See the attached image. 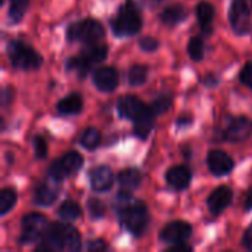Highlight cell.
I'll return each instance as SVG.
<instances>
[{
  "instance_id": "obj_24",
  "label": "cell",
  "mask_w": 252,
  "mask_h": 252,
  "mask_svg": "<svg viewBox=\"0 0 252 252\" xmlns=\"http://www.w3.org/2000/svg\"><path fill=\"white\" fill-rule=\"evenodd\" d=\"M90 63H97L102 62L108 56V47L102 44H92L81 53Z\"/></svg>"
},
{
  "instance_id": "obj_14",
  "label": "cell",
  "mask_w": 252,
  "mask_h": 252,
  "mask_svg": "<svg viewBox=\"0 0 252 252\" xmlns=\"http://www.w3.org/2000/svg\"><path fill=\"white\" fill-rule=\"evenodd\" d=\"M232 198H233L232 189L227 186H220V188L214 189L213 193L208 196V201H207L208 210L217 216L229 207V204L232 202Z\"/></svg>"
},
{
  "instance_id": "obj_36",
  "label": "cell",
  "mask_w": 252,
  "mask_h": 252,
  "mask_svg": "<svg viewBox=\"0 0 252 252\" xmlns=\"http://www.w3.org/2000/svg\"><path fill=\"white\" fill-rule=\"evenodd\" d=\"M87 250L89 251H103V250H106V244L103 241H93L87 245Z\"/></svg>"
},
{
  "instance_id": "obj_5",
  "label": "cell",
  "mask_w": 252,
  "mask_h": 252,
  "mask_svg": "<svg viewBox=\"0 0 252 252\" xmlns=\"http://www.w3.org/2000/svg\"><path fill=\"white\" fill-rule=\"evenodd\" d=\"M69 41H83L87 44H96L103 37V27L94 19H84L69 25L68 28Z\"/></svg>"
},
{
  "instance_id": "obj_27",
  "label": "cell",
  "mask_w": 252,
  "mask_h": 252,
  "mask_svg": "<svg viewBox=\"0 0 252 252\" xmlns=\"http://www.w3.org/2000/svg\"><path fill=\"white\" fill-rule=\"evenodd\" d=\"M80 143L86 149H94L100 143V133L96 128H86L80 136Z\"/></svg>"
},
{
  "instance_id": "obj_41",
  "label": "cell",
  "mask_w": 252,
  "mask_h": 252,
  "mask_svg": "<svg viewBox=\"0 0 252 252\" xmlns=\"http://www.w3.org/2000/svg\"><path fill=\"white\" fill-rule=\"evenodd\" d=\"M157 1H161V0H157Z\"/></svg>"
},
{
  "instance_id": "obj_16",
  "label": "cell",
  "mask_w": 252,
  "mask_h": 252,
  "mask_svg": "<svg viewBox=\"0 0 252 252\" xmlns=\"http://www.w3.org/2000/svg\"><path fill=\"white\" fill-rule=\"evenodd\" d=\"M145 109H146V105L140 102L136 96H123L118 102V112L121 114V117L133 120V121Z\"/></svg>"
},
{
  "instance_id": "obj_28",
  "label": "cell",
  "mask_w": 252,
  "mask_h": 252,
  "mask_svg": "<svg viewBox=\"0 0 252 252\" xmlns=\"http://www.w3.org/2000/svg\"><path fill=\"white\" fill-rule=\"evenodd\" d=\"M90 65H92V63H90L83 55L75 56V58H71V59L68 61V69L74 71L78 77H86V74H87Z\"/></svg>"
},
{
  "instance_id": "obj_32",
  "label": "cell",
  "mask_w": 252,
  "mask_h": 252,
  "mask_svg": "<svg viewBox=\"0 0 252 252\" xmlns=\"http://www.w3.org/2000/svg\"><path fill=\"white\" fill-rule=\"evenodd\" d=\"M89 211H90L93 219H100L105 214V205L97 199H90L89 201Z\"/></svg>"
},
{
  "instance_id": "obj_35",
  "label": "cell",
  "mask_w": 252,
  "mask_h": 252,
  "mask_svg": "<svg viewBox=\"0 0 252 252\" xmlns=\"http://www.w3.org/2000/svg\"><path fill=\"white\" fill-rule=\"evenodd\" d=\"M140 47L145 52H154L158 47V40L152 38V37H145V38L140 40Z\"/></svg>"
},
{
  "instance_id": "obj_11",
  "label": "cell",
  "mask_w": 252,
  "mask_h": 252,
  "mask_svg": "<svg viewBox=\"0 0 252 252\" xmlns=\"http://www.w3.org/2000/svg\"><path fill=\"white\" fill-rule=\"evenodd\" d=\"M208 168L214 176H226L233 170L232 158L223 151H211L207 158Z\"/></svg>"
},
{
  "instance_id": "obj_6",
  "label": "cell",
  "mask_w": 252,
  "mask_h": 252,
  "mask_svg": "<svg viewBox=\"0 0 252 252\" xmlns=\"http://www.w3.org/2000/svg\"><path fill=\"white\" fill-rule=\"evenodd\" d=\"M140 27H142V18H140L139 10L131 3H127L126 6H123L118 15L115 16L114 31L118 35H133L139 32Z\"/></svg>"
},
{
  "instance_id": "obj_25",
  "label": "cell",
  "mask_w": 252,
  "mask_h": 252,
  "mask_svg": "<svg viewBox=\"0 0 252 252\" xmlns=\"http://www.w3.org/2000/svg\"><path fill=\"white\" fill-rule=\"evenodd\" d=\"M148 78V66L142 63H134L128 69V81L131 86H140L146 81Z\"/></svg>"
},
{
  "instance_id": "obj_12",
  "label": "cell",
  "mask_w": 252,
  "mask_h": 252,
  "mask_svg": "<svg viewBox=\"0 0 252 252\" xmlns=\"http://www.w3.org/2000/svg\"><path fill=\"white\" fill-rule=\"evenodd\" d=\"M58 196V180L49 176V180L37 186L34 192V202L40 207H50Z\"/></svg>"
},
{
  "instance_id": "obj_22",
  "label": "cell",
  "mask_w": 252,
  "mask_h": 252,
  "mask_svg": "<svg viewBox=\"0 0 252 252\" xmlns=\"http://www.w3.org/2000/svg\"><path fill=\"white\" fill-rule=\"evenodd\" d=\"M214 15H216V9H214V6L211 3L201 1L198 4V7H196V16H198V21H199L201 27L207 32H210L208 28H210V25H211V22L214 19Z\"/></svg>"
},
{
  "instance_id": "obj_37",
  "label": "cell",
  "mask_w": 252,
  "mask_h": 252,
  "mask_svg": "<svg viewBox=\"0 0 252 252\" xmlns=\"http://www.w3.org/2000/svg\"><path fill=\"white\" fill-rule=\"evenodd\" d=\"M242 244L244 247H247L248 250H252V224L247 229L245 235H244V239H242Z\"/></svg>"
},
{
  "instance_id": "obj_40",
  "label": "cell",
  "mask_w": 252,
  "mask_h": 252,
  "mask_svg": "<svg viewBox=\"0 0 252 252\" xmlns=\"http://www.w3.org/2000/svg\"><path fill=\"white\" fill-rule=\"evenodd\" d=\"M188 121H189V118H179V120H177V124H179V126H188V124H189Z\"/></svg>"
},
{
  "instance_id": "obj_33",
  "label": "cell",
  "mask_w": 252,
  "mask_h": 252,
  "mask_svg": "<svg viewBox=\"0 0 252 252\" xmlns=\"http://www.w3.org/2000/svg\"><path fill=\"white\" fill-rule=\"evenodd\" d=\"M34 154L38 159H43L47 155V145L41 136H37L34 139Z\"/></svg>"
},
{
  "instance_id": "obj_15",
  "label": "cell",
  "mask_w": 252,
  "mask_h": 252,
  "mask_svg": "<svg viewBox=\"0 0 252 252\" xmlns=\"http://www.w3.org/2000/svg\"><path fill=\"white\" fill-rule=\"evenodd\" d=\"M167 183L177 189V190H183L186 189L189 185H190V180H192V173L188 167L185 165H177V167H171L168 171H167Z\"/></svg>"
},
{
  "instance_id": "obj_39",
  "label": "cell",
  "mask_w": 252,
  "mask_h": 252,
  "mask_svg": "<svg viewBox=\"0 0 252 252\" xmlns=\"http://www.w3.org/2000/svg\"><path fill=\"white\" fill-rule=\"evenodd\" d=\"M245 210H252V188L247 193V199H245Z\"/></svg>"
},
{
  "instance_id": "obj_21",
  "label": "cell",
  "mask_w": 252,
  "mask_h": 252,
  "mask_svg": "<svg viewBox=\"0 0 252 252\" xmlns=\"http://www.w3.org/2000/svg\"><path fill=\"white\" fill-rule=\"evenodd\" d=\"M58 111L62 115H72V114H78L83 108V99L78 93H71L68 96H65L59 103H58Z\"/></svg>"
},
{
  "instance_id": "obj_2",
  "label": "cell",
  "mask_w": 252,
  "mask_h": 252,
  "mask_svg": "<svg viewBox=\"0 0 252 252\" xmlns=\"http://www.w3.org/2000/svg\"><path fill=\"white\" fill-rule=\"evenodd\" d=\"M121 224L133 235L139 236L145 232L149 223V213L143 202L131 201L130 204L120 208Z\"/></svg>"
},
{
  "instance_id": "obj_9",
  "label": "cell",
  "mask_w": 252,
  "mask_h": 252,
  "mask_svg": "<svg viewBox=\"0 0 252 252\" xmlns=\"http://www.w3.org/2000/svg\"><path fill=\"white\" fill-rule=\"evenodd\" d=\"M192 235V226L185 221H173L168 223L159 233V239L165 244L177 245L183 244Z\"/></svg>"
},
{
  "instance_id": "obj_30",
  "label": "cell",
  "mask_w": 252,
  "mask_h": 252,
  "mask_svg": "<svg viewBox=\"0 0 252 252\" xmlns=\"http://www.w3.org/2000/svg\"><path fill=\"white\" fill-rule=\"evenodd\" d=\"M30 0H10V7H9V16L13 22H19L27 12Z\"/></svg>"
},
{
  "instance_id": "obj_3",
  "label": "cell",
  "mask_w": 252,
  "mask_h": 252,
  "mask_svg": "<svg viewBox=\"0 0 252 252\" xmlns=\"http://www.w3.org/2000/svg\"><path fill=\"white\" fill-rule=\"evenodd\" d=\"M7 56L13 66L19 69H25V71L37 69L43 62L38 52H35L32 47L18 40H12L7 44Z\"/></svg>"
},
{
  "instance_id": "obj_17",
  "label": "cell",
  "mask_w": 252,
  "mask_h": 252,
  "mask_svg": "<svg viewBox=\"0 0 252 252\" xmlns=\"http://www.w3.org/2000/svg\"><path fill=\"white\" fill-rule=\"evenodd\" d=\"M112 183H114V174L108 167L100 165V167L93 168V171L90 174V185H92L93 190L105 192L112 186Z\"/></svg>"
},
{
  "instance_id": "obj_1",
  "label": "cell",
  "mask_w": 252,
  "mask_h": 252,
  "mask_svg": "<svg viewBox=\"0 0 252 252\" xmlns=\"http://www.w3.org/2000/svg\"><path fill=\"white\" fill-rule=\"evenodd\" d=\"M80 233L65 223H55L44 235L38 251H77L80 250Z\"/></svg>"
},
{
  "instance_id": "obj_31",
  "label": "cell",
  "mask_w": 252,
  "mask_h": 252,
  "mask_svg": "<svg viewBox=\"0 0 252 252\" xmlns=\"http://www.w3.org/2000/svg\"><path fill=\"white\" fill-rule=\"evenodd\" d=\"M170 106H171V97L170 96H161V97L154 100L151 108L157 115H159V114H164L165 111H168Z\"/></svg>"
},
{
  "instance_id": "obj_23",
  "label": "cell",
  "mask_w": 252,
  "mask_h": 252,
  "mask_svg": "<svg viewBox=\"0 0 252 252\" xmlns=\"http://www.w3.org/2000/svg\"><path fill=\"white\" fill-rule=\"evenodd\" d=\"M58 214H59V217L63 221H74V220H77L81 216V208L74 201H65L59 207Z\"/></svg>"
},
{
  "instance_id": "obj_20",
  "label": "cell",
  "mask_w": 252,
  "mask_h": 252,
  "mask_svg": "<svg viewBox=\"0 0 252 252\" xmlns=\"http://www.w3.org/2000/svg\"><path fill=\"white\" fill-rule=\"evenodd\" d=\"M188 16V10L183 4H171L167 6L161 12V21L167 25H177L185 21Z\"/></svg>"
},
{
  "instance_id": "obj_34",
  "label": "cell",
  "mask_w": 252,
  "mask_h": 252,
  "mask_svg": "<svg viewBox=\"0 0 252 252\" xmlns=\"http://www.w3.org/2000/svg\"><path fill=\"white\" fill-rule=\"evenodd\" d=\"M239 80H241V83H242L244 86L252 89V62H248V63L242 68V71H241V74H239Z\"/></svg>"
},
{
  "instance_id": "obj_26",
  "label": "cell",
  "mask_w": 252,
  "mask_h": 252,
  "mask_svg": "<svg viewBox=\"0 0 252 252\" xmlns=\"http://www.w3.org/2000/svg\"><path fill=\"white\" fill-rule=\"evenodd\" d=\"M16 202V192L13 189H1L0 192V216H6Z\"/></svg>"
},
{
  "instance_id": "obj_7",
  "label": "cell",
  "mask_w": 252,
  "mask_h": 252,
  "mask_svg": "<svg viewBox=\"0 0 252 252\" xmlns=\"http://www.w3.org/2000/svg\"><path fill=\"white\" fill-rule=\"evenodd\" d=\"M81 165H83V157L78 152L71 151V152H66L61 159L55 161L50 165L49 176L56 179L58 182H61L66 176L77 173L81 168Z\"/></svg>"
},
{
  "instance_id": "obj_19",
  "label": "cell",
  "mask_w": 252,
  "mask_h": 252,
  "mask_svg": "<svg viewBox=\"0 0 252 252\" xmlns=\"http://www.w3.org/2000/svg\"><path fill=\"white\" fill-rule=\"evenodd\" d=\"M118 183L123 190L131 192L137 189L142 183V174L136 168H126L118 174Z\"/></svg>"
},
{
  "instance_id": "obj_8",
  "label": "cell",
  "mask_w": 252,
  "mask_h": 252,
  "mask_svg": "<svg viewBox=\"0 0 252 252\" xmlns=\"http://www.w3.org/2000/svg\"><path fill=\"white\" fill-rule=\"evenodd\" d=\"M252 13V0H233L230 7V24L238 34L248 31Z\"/></svg>"
},
{
  "instance_id": "obj_18",
  "label": "cell",
  "mask_w": 252,
  "mask_h": 252,
  "mask_svg": "<svg viewBox=\"0 0 252 252\" xmlns=\"http://www.w3.org/2000/svg\"><path fill=\"white\" fill-rule=\"evenodd\" d=\"M155 115H157V114L152 111V108H151V106H146V109L134 120V133H136L139 137L146 139L148 134L152 131Z\"/></svg>"
},
{
  "instance_id": "obj_13",
  "label": "cell",
  "mask_w": 252,
  "mask_h": 252,
  "mask_svg": "<svg viewBox=\"0 0 252 252\" xmlns=\"http://www.w3.org/2000/svg\"><path fill=\"white\" fill-rule=\"evenodd\" d=\"M118 72L112 66H103L94 71L93 75V83L100 92H114L115 87L118 86Z\"/></svg>"
},
{
  "instance_id": "obj_10",
  "label": "cell",
  "mask_w": 252,
  "mask_h": 252,
  "mask_svg": "<svg viewBox=\"0 0 252 252\" xmlns=\"http://www.w3.org/2000/svg\"><path fill=\"white\" fill-rule=\"evenodd\" d=\"M252 123L245 117L232 118L224 128V139L229 142H242L250 137Z\"/></svg>"
},
{
  "instance_id": "obj_29",
  "label": "cell",
  "mask_w": 252,
  "mask_h": 252,
  "mask_svg": "<svg viewBox=\"0 0 252 252\" xmlns=\"http://www.w3.org/2000/svg\"><path fill=\"white\" fill-rule=\"evenodd\" d=\"M204 50H205V44H204V40L202 37H192L189 44H188V52H189V56L193 59V61H201L204 58Z\"/></svg>"
},
{
  "instance_id": "obj_4",
  "label": "cell",
  "mask_w": 252,
  "mask_h": 252,
  "mask_svg": "<svg viewBox=\"0 0 252 252\" xmlns=\"http://www.w3.org/2000/svg\"><path fill=\"white\" fill-rule=\"evenodd\" d=\"M21 227L22 229H21L19 242L30 245V244H35L44 238V235L49 230V223L44 216L31 213V214L24 216Z\"/></svg>"
},
{
  "instance_id": "obj_38",
  "label": "cell",
  "mask_w": 252,
  "mask_h": 252,
  "mask_svg": "<svg viewBox=\"0 0 252 252\" xmlns=\"http://www.w3.org/2000/svg\"><path fill=\"white\" fill-rule=\"evenodd\" d=\"M192 248L189 247V245H185V242L183 244H177V245H174L173 248H171V251H190Z\"/></svg>"
}]
</instances>
